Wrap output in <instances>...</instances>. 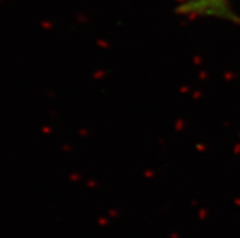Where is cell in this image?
Instances as JSON below:
<instances>
[{
  "instance_id": "6da1fadb",
  "label": "cell",
  "mask_w": 240,
  "mask_h": 238,
  "mask_svg": "<svg viewBox=\"0 0 240 238\" xmlns=\"http://www.w3.org/2000/svg\"><path fill=\"white\" fill-rule=\"evenodd\" d=\"M177 12L189 17H217L231 22L240 21L232 10L229 0H184L177 7Z\"/></svg>"
}]
</instances>
